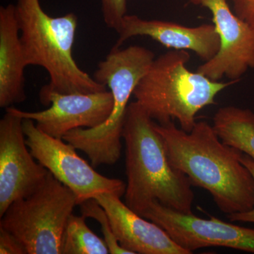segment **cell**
<instances>
[{
  "label": "cell",
  "instance_id": "obj_1",
  "mask_svg": "<svg viewBox=\"0 0 254 254\" xmlns=\"http://www.w3.org/2000/svg\"><path fill=\"white\" fill-rule=\"evenodd\" d=\"M169 161L192 185L208 190L222 213H244L254 207V179L241 161L240 150L224 143L213 126L196 122L187 132L175 122L155 123Z\"/></svg>",
  "mask_w": 254,
  "mask_h": 254
},
{
  "label": "cell",
  "instance_id": "obj_2",
  "mask_svg": "<svg viewBox=\"0 0 254 254\" xmlns=\"http://www.w3.org/2000/svg\"><path fill=\"white\" fill-rule=\"evenodd\" d=\"M123 138L126 147L127 206L141 215L157 200L180 213H193L191 183L172 166L154 120L136 101L127 108Z\"/></svg>",
  "mask_w": 254,
  "mask_h": 254
},
{
  "label": "cell",
  "instance_id": "obj_3",
  "mask_svg": "<svg viewBox=\"0 0 254 254\" xmlns=\"http://www.w3.org/2000/svg\"><path fill=\"white\" fill-rule=\"evenodd\" d=\"M16 7L20 36L28 66H39L50 76L41 92L90 93L106 91V86L78 66L73 46L78 26L73 13L50 16L40 0H17Z\"/></svg>",
  "mask_w": 254,
  "mask_h": 254
},
{
  "label": "cell",
  "instance_id": "obj_4",
  "mask_svg": "<svg viewBox=\"0 0 254 254\" xmlns=\"http://www.w3.org/2000/svg\"><path fill=\"white\" fill-rule=\"evenodd\" d=\"M190 54L173 50L155 58L134 91L135 101L159 124L177 120L187 132L193 129L197 113L215 104L220 92L235 81H213L187 65Z\"/></svg>",
  "mask_w": 254,
  "mask_h": 254
},
{
  "label": "cell",
  "instance_id": "obj_5",
  "mask_svg": "<svg viewBox=\"0 0 254 254\" xmlns=\"http://www.w3.org/2000/svg\"><path fill=\"white\" fill-rule=\"evenodd\" d=\"M154 60V53L144 47L132 46L125 49L113 47L98 64L94 78L109 87L114 101L112 113L99 126L76 128L63 137L88 155L92 166L113 165L120 159L128 101Z\"/></svg>",
  "mask_w": 254,
  "mask_h": 254
},
{
  "label": "cell",
  "instance_id": "obj_6",
  "mask_svg": "<svg viewBox=\"0 0 254 254\" xmlns=\"http://www.w3.org/2000/svg\"><path fill=\"white\" fill-rule=\"evenodd\" d=\"M76 205L72 190L49 172L38 190L10 205L0 227L17 237L28 254H62L64 231Z\"/></svg>",
  "mask_w": 254,
  "mask_h": 254
},
{
  "label": "cell",
  "instance_id": "obj_7",
  "mask_svg": "<svg viewBox=\"0 0 254 254\" xmlns=\"http://www.w3.org/2000/svg\"><path fill=\"white\" fill-rule=\"evenodd\" d=\"M23 128L32 155L58 181L72 190L78 205L101 193L125 195V182L95 171L77 154L73 145L42 131L30 119H23Z\"/></svg>",
  "mask_w": 254,
  "mask_h": 254
},
{
  "label": "cell",
  "instance_id": "obj_8",
  "mask_svg": "<svg viewBox=\"0 0 254 254\" xmlns=\"http://www.w3.org/2000/svg\"><path fill=\"white\" fill-rule=\"evenodd\" d=\"M141 216L157 224L182 249L192 254L205 247H221L254 254V229L180 213L154 200Z\"/></svg>",
  "mask_w": 254,
  "mask_h": 254
},
{
  "label": "cell",
  "instance_id": "obj_9",
  "mask_svg": "<svg viewBox=\"0 0 254 254\" xmlns=\"http://www.w3.org/2000/svg\"><path fill=\"white\" fill-rule=\"evenodd\" d=\"M36 160L26 144L23 119L6 111L0 120V218L46 181L49 171Z\"/></svg>",
  "mask_w": 254,
  "mask_h": 254
},
{
  "label": "cell",
  "instance_id": "obj_10",
  "mask_svg": "<svg viewBox=\"0 0 254 254\" xmlns=\"http://www.w3.org/2000/svg\"><path fill=\"white\" fill-rule=\"evenodd\" d=\"M42 104L50 105L39 112H27L14 107L6 111L22 119H30L50 136L63 138L76 128H91L104 123L112 113L113 97L110 91L90 93H61L40 91Z\"/></svg>",
  "mask_w": 254,
  "mask_h": 254
},
{
  "label": "cell",
  "instance_id": "obj_11",
  "mask_svg": "<svg viewBox=\"0 0 254 254\" xmlns=\"http://www.w3.org/2000/svg\"><path fill=\"white\" fill-rule=\"evenodd\" d=\"M228 1L190 0L210 11L220 38L218 53L200 65L196 71L213 81L227 77L236 82L254 68V30L234 12Z\"/></svg>",
  "mask_w": 254,
  "mask_h": 254
},
{
  "label": "cell",
  "instance_id": "obj_12",
  "mask_svg": "<svg viewBox=\"0 0 254 254\" xmlns=\"http://www.w3.org/2000/svg\"><path fill=\"white\" fill-rule=\"evenodd\" d=\"M121 196L101 193L94 198L105 209L120 245L132 254H190L162 227L127 206Z\"/></svg>",
  "mask_w": 254,
  "mask_h": 254
},
{
  "label": "cell",
  "instance_id": "obj_13",
  "mask_svg": "<svg viewBox=\"0 0 254 254\" xmlns=\"http://www.w3.org/2000/svg\"><path fill=\"white\" fill-rule=\"evenodd\" d=\"M114 48H120L132 37L147 36L168 48L190 50L203 61L211 60L220 49V38L214 24L188 27L175 22L147 20L136 15L124 18Z\"/></svg>",
  "mask_w": 254,
  "mask_h": 254
},
{
  "label": "cell",
  "instance_id": "obj_14",
  "mask_svg": "<svg viewBox=\"0 0 254 254\" xmlns=\"http://www.w3.org/2000/svg\"><path fill=\"white\" fill-rule=\"evenodd\" d=\"M23 50L15 4L0 7V107L7 108L26 99Z\"/></svg>",
  "mask_w": 254,
  "mask_h": 254
},
{
  "label": "cell",
  "instance_id": "obj_15",
  "mask_svg": "<svg viewBox=\"0 0 254 254\" xmlns=\"http://www.w3.org/2000/svg\"><path fill=\"white\" fill-rule=\"evenodd\" d=\"M212 126L224 143L254 160V112L235 106L222 107L214 115Z\"/></svg>",
  "mask_w": 254,
  "mask_h": 254
},
{
  "label": "cell",
  "instance_id": "obj_16",
  "mask_svg": "<svg viewBox=\"0 0 254 254\" xmlns=\"http://www.w3.org/2000/svg\"><path fill=\"white\" fill-rule=\"evenodd\" d=\"M62 254H110L104 240L87 226L86 218L71 214L64 231L61 246Z\"/></svg>",
  "mask_w": 254,
  "mask_h": 254
},
{
  "label": "cell",
  "instance_id": "obj_17",
  "mask_svg": "<svg viewBox=\"0 0 254 254\" xmlns=\"http://www.w3.org/2000/svg\"><path fill=\"white\" fill-rule=\"evenodd\" d=\"M81 215L87 218L95 219L99 222L104 240L111 254H132L131 252L124 249L115 236L110 219L105 209L95 198H91L79 205Z\"/></svg>",
  "mask_w": 254,
  "mask_h": 254
},
{
  "label": "cell",
  "instance_id": "obj_18",
  "mask_svg": "<svg viewBox=\"0 0 254 254\" xmlns=\"http://www.w3.org/2000/svg\"><path fill=\"white\" fill-rule=\"evenodd\" d=\"M102 13L105 25L117 32L127 14V0H101Z\"/></svg>",
  "mask_w": 254,
  "mask_h": 254
},
{
  "label": "cell",
  "instance_id": "obj_19",
  "mask_svg": "<svg viewBox=\"0 0 254 254\" xmlns=\"http://www.w3.org/2000/svg\"><path fill=\"white\" fill-rule=\"evenodd\" d=\"M0 254H28V252L17 237L0 227Z\"/></svg>",
  "mask_w": 254,
  "mask_h": 254
},
{
  "label": "cell",
  "instance_id": "obj_20",
  "mask_svg": "<svg viewBox=\"0 0 254 254\" xmlns=\"http://www.w3.org/2000/svg\"><path fill=\"white\" fill-rule=\"evenodd\" d=\"M232 10L254 30V0H231Z\"/></svg>",
  "mask_w": 254,
  "mask_h": 254
},
{
  "label": "cell",
  "instance_id": "obj_21",
  "mask_svg": "<svg viewBox=\"0 0 254 254\" xmlns=\"http://www.w3.org/2000/svg\"><path fill=\"white\" fill-rule=\"evenodd\" d=\"M242 163L248 168L254 179V160L249 155L243 154L241 158ZM230 221L241 222H252L254 223V207L252 210L244 213H237L227 215Z\"/></svg>",
  "mask_w": 254,
  "mask_h": 254
}]
</instances>
